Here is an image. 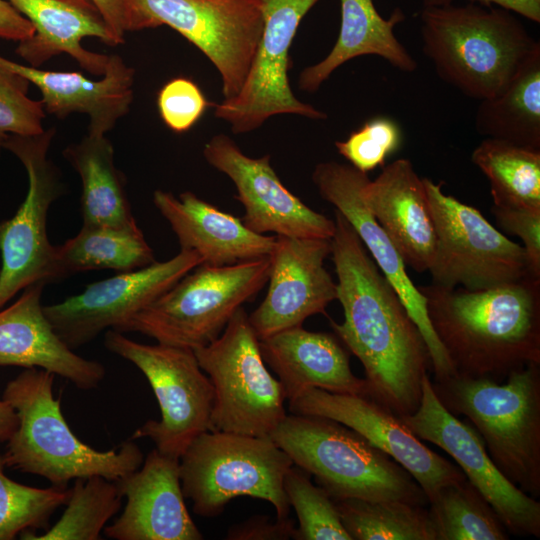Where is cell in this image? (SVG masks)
<instances>
[{
    "label": "cell",
    "instance_id": "1",
    "mask_svg": "<svg viewBox=\"0 0 540 540\" xmlns=\"http://www.w3.org/2000/svg\"><path fill=\"white\" fill-rule=\"evenodd\" d=\"M334 221L331 255L344 320L330 319V325L363 365L369 398L398 417L413 414L420 405L422 380L432 370L427 344L395 289L337 210Z\"/></svg>",
    "mask_w": 540,
    "mask_h": 540
},
{
    "label": "cell",
    "instance_id": "2",
    "mask_svg": "<svg viewBox=\"0 0 540 540\" xmlns=\"http://www.w3.org/2000/svg\"><path fill=\"white\" fill-rule=\"evenodd\" d=\"M417 288L455 374L499 382L540 365V278L482 290Z\"/></svg>",
    "mask_w": 540,
    "mask_h": 540
},
{
    "label": "cell",
    "instance_id": "3",
    "mask_svg": "<svg viewBox=\"0 0 540 540\" xmlns=\"http://www.w3.org/2000/svg\"><path fill=\"white\" fill-rule=\"evenodd\" d=\"M423 53L440 79L467 97L500 93L540 43L513 12L475 2L423 6Z\"/></svg>",
    "mask_w": 540,
    "mask_h": 540
},
{
    "label": "cell",
    "instance_id": "4",
    "mask_svg": "<svg viewBox=\"0 0 540 540\" xmlns=\"http://www.w3.org/2000/svg\"><path fill=\"white\" fill-rule=\"evenodd\" d=\"M55 376L27 368L7 383L2 399L14 409L18 424L2 455L5 466L42 476L59 487L91 476L118 481L140 468L144 457L134 440L98 451L73 433L62 414L61 399L53 396Z\"/></svg>",
    "mask_w": 540,
    "mask_h": 540
},
{
    "label": "cell",
    "instance_id": "5",
    "mask_svg": "<svg viewBox=\"0 0 540 540\" xmlns=\"http://www.w3.org/2000/svg\"><path fill=\"white\" fill-rule=\"evenodd\" d=\"M499 383L454 374L432 381L441 404L481 436L499 471L515 486L540 496V365L511 371Z\"/></svg>",
    "mask_w": 540,
    "mask_h": 540
},
{
    "label": "cell",
    "instance_id": "6",
    "mask_svg": "<svg viewBox=\"0 0 540 540\" xmlns=\"http://www.w3.org/2000/svg\"><path fill=\"white\" fill-rule=\"evenodd\" d=\"M270 438L333 500H395L425 507L429 503L405 468L340 422L286 415Z\"/></svg>",
    "mask_w": 540,
    "mask_h": 540
},
{
    "label": "cell",
    "instance_id": "7",
    "mask_svg": "<svg viewBox=\"0 0 540 540\" xmlns=\"http://www.w3.org/2000/svg\"><path fill=\"white\" fill-rule=\"evenodd\" d=\"M269 271L270 256L227 266L200 264L115 331L192 350L206 346L256 297Z\"/></svg>",
    "mask_w": 540,
    "mask_h": 540
},
{
    "label": "cell",
    "instance_id": "8",
    "mask_svg": "<svg viewBox=\"0 0 540 540\" xmlns=\"http://www.w3.org/2000/svg\"><path fill=\"white\" fill-rule=\"evenodd\" d=\"M292 465L270 437L206 431L179 458V475L184 498L200 516H218L232 499L249 496L270 502L284 520L290 504L283 479Z\"/></svg>",
    "mask_w": 540,
    "mask_h": 540
},
{
    "label": "cell",
    "instance_id": "9",
    "mask_svg": "<svg viewBox=\"0 0 540 540\" xmlns=\"http://www.w3.org/2000/svg\"><path fill=\"white\" fill-rule=\"evenodd\" d=\"M194 353L214 388L211 431L270 437L287 415L286 397L265 365L245 309L239 308L220 336Z\"/></svg>",
    "mask_w": 540,
    "mask_h": 540
},
{
    "label": "cell",
    "instance_id": "10",
    "mask_svg": "<svg viewBox=\"0 0 540 540\" xmlns=\"http://www.w3.org/2000/svg\"><path fill=\"white\" fill-rule=\"evenodd\" d=\"M104 344L144 374L159 404L161 419L146 421L130 439L147 437L160 453L179 459L197 436L211 431L214 388L194 350L138 343L112 329Z\"/></svg>",
    "mask_w": 540,
    "mask_h": 540
},
{
    "label": "cell",
    "instance_id": "11",
    "mask_svg": "<svg viewBox=\"0 0 540 540\" xmlns=\"http://www.w3.org/2000/svg\"><path fill=\"white\" fill-rule=\"evenodd\" d=\"M423 183L436 235L428 269L432 284L482 290L534 276L523 246L498 231L476 208L445 194L442 182L423 178Z\"/></svg>",
    "mask_w": 540,
    "mask_h": 540
},
{
    "label": "cell",
    "instance_id": "12",
    "mask_svg": "<svg viewBox=\"0 0 540 540\" xmlns=\"http://www.w3.org/2000/svg\"><path fill=\"white\" fill-rule=\"evenodd\" d=\"M127 32L166 25L196 46L218 70L224 99L241 90L262 33L251 0H124Z\"/></svg>",
    "mask_w": 540,
    "mask_h": 540
},
{
    "label": "cell",
    "instance_id": "13",
    "mask_svg": "<svg viewBox=\"0 0 540 540\" xmlns=\"http://www.w3.org/2000/svg\"><path fill=\"white\" fill-rule=\"evenodd\" d=\"M54 134V128L11 134L3 145L26 169L28 191L15 215L0 223V309L26 287L56 281L55 245L47 235L48 210L63 191L60 174L48 159Z\"/></svg>",
    "mask_w": 540,
    "mask_h": 540
},
{
    "label": "cell",
    "instance_id": "14",
    "mask_svg": "<svg viewBox=\"0 0 540 540\" xmlns=\"http://www.w3.org/2000/svg\"><path fill=\"white\" fill-rule=\"evenodd\" d=\"M251 1L261 14L262 33L241 90L217 104L215 116L235 134L251 132L278 114L326 119L324 112L294 95L288 79L290 46L301 20L319 0Z\"/></svg>",
    "mask_w": 540,
    "mask_h": 540
},
{
    "label": "cell",
    "instance_id": "15",
    "mask_svg": "<svg viewBox=\"0 0 540 540\" xmlns=\"http://www.w3.org/2000/svg\"><path fill=\"white\" fill-rule=\"evenodd\" d=\"M399 418L417 438L440 447L456 461L509 534L540 537V502L499 471L475 428L451 414L438 400L429 374L422 380L418 409Z\"/></svg>",
    "mask_w": 540,
    "mask_h": 540
},
{
    "label": "cell",
    "instance_id": "16",
    "mask_svg": "<svg viewBox=\"0 0 540 540\" xmlns=\"http://www.w3.org/2000/svg\"><path fill=\"white\" fill-rule=\"evenodd\" d=\"M202 263L195 251L180 250L169 260L89 284L79 294L43 306V311L57 335L73 350L106 329H118Z\"/></svg>",
    "mask_w": 540,
    "mask_h": 540
},
{
    "label": "cell",
    "instance_id": "17",
    "mask_svg": "<svg viewBox=\"0 0 540 540\" xmlns=\"http://www.w3.org/2000/svg\"><path fill=\"white\" fill-rule=\"evenodd\" d=\"M205 160L227 175L242 204L243 223L258 234L332 239L335 221L314 211L281 182L270 155H245L227 135L213 136L204 146Z\"/></svg>",
    "mask_w": 540,
    "mask_h": 540
},
{
    "label": "cell",
    "instance_id": "18",
    "mask_svg": "<svg viewBox=\"0 0 540 540\" xmlns=\"http://www.w3.org/2000/svg\"><path fill=\"white\" fill-rule=\"evenodd\" d=\"M289 410L326 417L355 430L405 468L428 502L441 487L466 478L459 466L429 449L396 414L369 397L309 388L289 401Z\"/></svg>",
    "mask_w": 540,
    "mask_h": 540
},
{
    "label": "cell",
    "instance_id": "19",
    "mask_svg": "<svg viewBox=\"0 0 540 540\" xmlns=\"http://www.w3.org/2000/svg\"><path fill=\"white\" fill-rule=\"evenodd\" d=\"M367 177L350 164L335 161L317 164L312 173L320 196L352 226L421 331L429 350L434 381L444 380L455 371L429 322L424 297L407 274L399 252L361 197L360 188Z\"/></svg>",
    "mask_w": 540,
    "mask_h": 540
},
{
    "label": "cell",
    "instance_id": "20",
    "mask_svg": "<svg viewBox=\"0 0 540 540\" xmlns=\"http://www.w3.org/2000/svg\"><path fill=\"white\" fill-rule=\"evenodd\" d=\"M331 250V239L276 236L266 296L248 315L259 340L326 314L337 300L336 283L324 266Z\"/></svg>",
    "mask_w": 540,
    "mask_h": 540
},
{
    "label": "cell",
    "instance_id": "21",
    "mask_svg": "<svg viewBox=\"0 0 540 540\" xmlns=\"http://www.w3.org/2000/svg\"><path fill=\"white\" fill-rule=\"evenodd\" d=\"M126 498L104 534L116 540H201L184 502L179 459L153 449L141 468L116 481Z\"/></svg>",
    "mask_w": 540,
    "mask_h": 540
},
{
    "label": "cell",
    "instance_id": "22",
    "mask_svg": "<svg viewBox=\"0 0 540 540\" xmlns=\"http://www.w3.org/2000/svg\"><path fill=\"white\" fill-rule=\"evenodd\" d=\"M45 284L35 283L0 309V366L49 371L82 390L96 388L105 377L104 366L73 352L57 335L41 305Z\"/></svg>",
    "mask_w": 540,
    "mask_h": 540
},
{
    "label": "cell",
    "instance_id": "23",
    "mask_svg": "<svg viewBox=\"0 0 540 540\" xmlns=\"http://www.w3.org/2000/svg\"><path fill=\"white\" fill-rule=\"evenodd\" d=\"M360 194L405 265L419 273L428 271L435 228L423 178L411 161L401 158L384 165L376 179L364 180Z\"/></svg>",
    "mask_w": 540,
    "mask_h": 540
},
{
    "label": "cell",
    "instance_id": "24",
    "mask_svg": "<svg viewBox=\"0 0 540 540\" xmlns=\"http://www.w3.org/2000/svg\"><path fill=\"white\" fill-rule=\"evenodd\" d=\"M0 64L34 84L46 112L63 119L72 113L89 116L88 133L105 135L130 109L134 69L119 55H109L105 74L91 80L79 72L49 71L0 56Z\"/></svg>",
    "mask_w": 540,
    "mask_h": 540
},
{
    "label": "cell",
    "instance_id": "25",
    "mask_svg": "<svg viewBox=\"0 0 540 540\" xmlns=\"http://www.w3.org/2000/svg\"><path fill=\"white\" fill-rule=\"evenodd\" d=\"M153 202L170 224L181 250L195 251L205 265L227 266L270 256L276 236L250 230L241 218L185 191L156 190Z\"/></svg>",
    "mask_w": 540,
    "mask_h": 540
},
{
    "label": "cell",
    "instance_id": "26",
    "mask_svg": "<svg viewBox=\"0 0 540 540\" xmlns=\"http://www.w3.org/2000/svg\"><path fill=\"white\" fill-rule=\"evenodd\" d=\"M259 346L288 401L309 388L369 397L366 380L353 374L348 354L336 335L298 326L259 340Z\"/></svg>",
    "mask_w": 540,
    "mask_h": 540
},
{
    "label": "cell",
    "instance_id": "27",
    "mask_svg": "<svg viewBox=\"0 0 540 540\" xmlns=\"http://www.w3.org/2000/svg\"><path fill=\"white\" fill-rule=\"evenodd\" d=\"M29 20L34 34L20 41L15 52L29 66L39 68L52 57L65 53L87 72L103 76L109 55L85 49L81 40L95 37L110 46L117 42L96 12L61 0H7Z\"/></svg>",
    "mask_w": 540,
    "mask_h": 540
},
{
    "label": "cell",
    "instance_id": "28",
    "mask_svg": "<svg viewBox=\"0 0 540 540\" xmlns=\"http://www.w3.org/2000/svg\"><path fill=\"white\" fill-rule=\"evenodd\" d=\"M341 23L338 38L329 54L306 67L299 76L300 89L313 93L341 65L356 57L375 55L403 72H414L418 64L397 39L394 28L405 20L400 8L383 18L373 0H340Z\"/></svg>",
    "mask_w": 540,
    "mask_h": 540
},
{
    "label": "cell",
    "instance_id": "29",
    "mask_svg": "<svg viewBox=\"0 0 540 540\" xmlns=\"http://www.w3.org/2000/svg\"><path fill=\"white\" fill-rule=\"evenodd\" d=\"M64 158L80 176L84 226L136 225L125 190V176L114 163V149L105 135L87 134L67 146Z\"/></svg>",
    "mask_w": 540,
    "mask_h": 540
},
{
    "label": "cell",
    "instance_id": "30",
    "mask_svg": "<svg viewBox=\"0 0 540 540\" xmlns=\"http://www.w3.org/2000/svg\"><path fill=\"white\" fill-rule=\"evenodd\" d=\"M475 129L486 138L540 150V49L500 93L480 100Z\"/></svg>",
    "mask_w": 540,
    "mask_h": 540
},
{
    "label": "cell",
    "instance_id": "31",
    "mask_svg": "<svg viewBox=\"0 0 540 540\" xmlns=\"http://www.w3.org/2000/svg\"><path fill=\"white\" fill-rule=\"evenodd\" d=\"M155 261L139 226H82L61 245H55L56 281L79 272L112 269L126 272Z\"/></svg>",
    "mask_w": 540,
    "mask_h": 540
},
{
    "label": "cell",
    "instance_id": "32",
    "mask_svg": "<svg viewBox=\"0 0 540 540\" xmlns=\"http://www.w3.org/2000/svg\"><path fill=\"white\" fill-rule=\"evenodd\" d=\"M471 161L489 180L494 206L540 210V150L485 138Z\"/></svg>",
    "mask_w": 540,
    "mask_h": 540
},
{
    "label": "cell",
    "instance_id": "33",
    "mask_svg": "<svg viewBox=\"0 0 540 540\" xmlns=\"http://www.w3.org/2000/svg\"><path fill=\"white\" fill-rule=\"evenodd\" d=\"M434 540H508L490 504L467 478L441 487L428 503Z\"/></svg>",
    "mask_w": 540,
    "mask_h": 540
},
{
    "label": "cell",
    "instance_id": "34",
    "mask_svg": "<svg viewBox=\"0 0 540 540\" xmlns=\"http://www.w3.org/2000/svg\"><path fill=\"white\" fill-rule=\"evenodd\" d=\"M334 502L352 540H434L425 506L358 498Z\"/></svg>",
    "mask_w": 540,
    "mask_h": 540
},
{
    "label": "cell",
    "instance_id": "35",
    "mask_svg": "<svg viewBox=\"0 0 540 540\" xmlns=\"http://www.w3.org/2000/svg\"><path fill=\"white\" fill-rule=\"evenodd\" d=\"M122 494L116 481L102 476L76 478L60 519L43 534L25 531L26 540H98L107 522L121 508Z\"/></svg>",
    "mask_w": 540,
    "mask_h": 540
},
{
    "label": "cell",
    "instance_id": "36",
    "mask_svg": "<svg viewBox=\"0 0 540 540\" xmlns=\"http://www.w3.org/2000/svg\"><path fill=\"white\" fill-rule=\"evenodd\" d=\"M0 454V540H12L25 531L48 528L52 514L65 505L70 488H37L18 483L4 473Z\"/></svg>",
    "mask_w": 540,
    "mask_h": 540
},
{
    "label": "cell",
    "instance_id": "37",
    "mask_svg": "<svg viewBox=\"0 0 540 540\" xmlns=\"http://www.w3.org/2000/svg\"><path fill=\"white\" fill-rule=\"evenodd\" d=\"M308 475L292 465L283 479L285 494L299 522L294 539L352 540L340 520L334 500L322 487L314 485Z\"/></svg>",
    "mask_w": 540,
    "mask_h": 540
},
{
    "label": "cell",
    "instance_id": "38",
    "mask_svg": "<svg viewBox=\"0 0 540 540\" xmlns=\"http://www.w3.org/2000/svg\"><path fill=\"white\" fill-rule=\"evenodd\" d=\"M30 82L0 64V150L9 135H36L44 131L41 100L28 97Z\"/></svg>",
    "mask_w": 540,
    "mask_h": 540
},
{
    "label": "cell",
    "instance_id": "39",
    "mask_svg": "<svg viewBox=\"0 0 540 540\" xmlns=\"http://www.w3.org/2000/svg\"><path fill=\"white\" fill-rule=\"evenodd\" d=\"M399 125L388 117H376L352 131L347 139L336 141L335 147L351 166L368 173L385 165L387 157L401 145Z\"/></svg>",
    "mask_w": 540,
    "mask_h": 540
},
{
    "label": "cell",
    "instance_id": "40",
    "mask_svg": "<svg viewBox=\"0 0 540 540\" xmlns=\"http://www.w3.org/2000/svg\"><path fill=\"white\" fill-rule=\"evenodd\" d=\"M209 105L199 86L185 77L168 81L157 96L160 117L176 133L191 129Z\"/></svg>",
    "mask_w": 540,
    "mask_h": 540
},
{
    "label": "cell",
    "instance_id": "41",
    "mask_svg": "<svg viewBox=\"0 0 540 540\" xmlns=\"http://www.w3.org/2000/svg\"><path fill=\"white\" fill-rule=\"evenodd\" d=\"M492 212L504 231L522 240L530 270L540 278V210L493 205Z\"/></svg>",
    "mask_w": 540,
    "mask_h": 540
},
{
    "label": "cell",
    "instance_id": "42",
    "mask_svg": "<svg viewBox=\"0 0 540 540\" xmlns=\"http://www.w3.org/2000/svg\"><path fill=\"white\" fill-rule=\"evenodd\" d=\"M294 523L291 519L271 522L267 517L255 516L229 528L227 539L232 540H285L294 538Z\"/></svg>",
    "mask_w": 540,
    "mask_h": 540
},
{
    "label": "cell",
    "instance_id": "43",
    "mask_svg": "<svg viewBox=\"0 0 540 540\" xmlns=\"http://www.w3.org/2000/svg\"><path fill=\"white\" fill-rule=\"evenodd\" d=\"M33 34L34 28L29 20L7 0H0V38L20 42Z\"/></svg>",
    "mask_w": 540,
    "mask_h": 540
},
{
    "label": "cell",
    "instance_id": "44",
    "mask_svg": "<svg viewBox=\"0 0 540 540\" xmlns=\"http://www.w3.org/2000/svg\"><path fill=\"white\" fill-rule=\"evenodd\" d=\"M105 22L117 45L125 41L127 32L126 7L124 0H89Z\"/></svg>",
    "mask_w": 540,
    "mask_h": 540
},
{
    "label": "cell",
    "instance_id": "45",
    "mask_svg": "<svg viewBox=\"0 0 540 540\" xmlns=\"http://www.w3.org/2000/svg\"><path fill=\"white\" fill-rule=\"evenodd\" d=\"M481 5L509 10L535 23L540 22V0H470ZM453 3V0H423V6H441Z\"/></svg>",
    "mask_w": 540,
    "mask_h": 540
},
{
    "label": "cell",
    "instance_id": "46",
    "mask_svg": "<svg viewBox=\"0 0 540 540\" xmlns=\"http://www.w3.org/2000/svg\"><path fill=\"white\" fill-rule=\"evenodd\" d=\"M18 420L14 409L0 399V441H7L17 428Z\"/></svg>",
    "mask_w": 540,
    "mask_h": 540
},
{
    "label": "cell",
    "instance_id": "47",
    "mask_svg": "<svg viewBox=\"0 0 540 540\" xmlns=\"http://www.w3.org/2000/svg\"><path fill=\"white\" fill-rule=\"evenodd\" d=\"M66 3L72 4L87 11L96 12V9L89 0H61Z\"/></svg>",
    "mask_w": 540,
    "mask_h": 540
}]
</instances>
